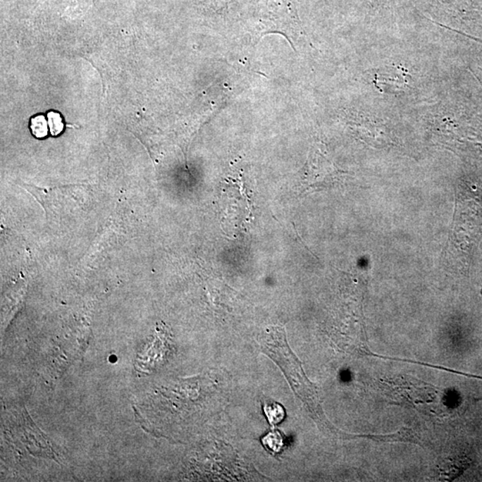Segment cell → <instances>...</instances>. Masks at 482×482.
Segmentation results:
<instances>
[{
	"instance_id": "6da1fadb",
	"label": "cell",
	"mask_w": 482,
	"mask_h": 482,
	"mask_svg": "<svg viewBox=\"0 0 482 482\" xmlns=\"http://www.w3.org/2000/svg\"><path fill=\"white\" fill-rule=\"evenodd\" d=\"M260 345L264 352L279 364L289 380L291 388L299 395L301 400L306 402L314 417L323 421V412L316 391L303 373L299 360L290 350L287 344L285 330L279 326L268 328L266 333L261 338Z\"/></svg>"
},
{
	"instance_id": "7a4b0ae2",
	"label": "cell",
	"mask_w": 482,
	"mask_h": 482,
	"mask_svg": "<svg viewBox=\"0 0 482 482\" xmlns=\"http://www.w3.org/2000/svg\"><path fill=\"white\" fill-rule=\"evenodd\" d=\"M375 82L381 89L400 90L407 85V79L406 73L396 68L391 71L379 73L376 75Z\"/></svg>"
},
{
	"instance_id": "3957f363",
	"label": "cell",
	"mask_w": 482,
	"mask_h": 482,
	"mask_svg": "<svg viewBox=\"0 0 482 482\" xmlns=\"http://www.w3.org/2000/svg\"><path fill=\"white\" fill-rule=\"evenodd\" d=\"M264 411L268 421H269V423L273 426L280 424L285 417V410H284V408L280 404L272 400L264 401Z\"/></svg>"
},
{
	"instance_id": "277c9868",
	"label": "cell",
	"mask_w": 482,
	"mask_h": 482,
	"mask_svg": "<svg viewBox=\"0 0 482 482\" xmlns=\"http://www.w3.org/2000/svg\"><path fill=\"white\" fill-rule=\"evenodd\" d=\"M262 443L264 447L272 455L280 453L284 446V438L280 431L274 430L270 431L262 438Z\"/></svg>"
},
{
	"instance_id": "5b68a950",
	"label": "cell",
	"mask_w": 482,
	"mask_h": 482,
	"mask_svg": "<svg viewBox=\"0 0 482 482\" xmlns=\"http://www.w3.org/2000/svg\"><path fill=\"white\" fill-rule=\"evenodd\" d=\"M31 129L33 135L37 138H44L48 134V123L44 116H39L31 121Z\"/></svg>"
},
{
	"instance_id": "8992f818",
	"label": "cell",
	"mask_w": 482,
	"mask_h": 482,
	"mask_svg": "<svg viewBox=\"0 0 482 482\" xmlns=\"http://www.w3.org/2000/svg\"><path fill=\"white\" fill-rule=\"evenodd\" d=\"M49 127L53 136L58 135L63 132V123L61 116L56 112H50L48 115Z\"/></svg>"
},
{
	"instance_id": "52a82bcc",
	"label": "cell",
	"mask_w": 482,
	"mask_h": 482,
	"mask_svg": "<svg viewBox=\"0 0 482 482\" xmlns=\"http://www.w3.org/2000/svg\"><path fill=\"white\" fill-rule=\"evenodd\" d=\"M373 1H380V0H373Z\"/></svg>"
}]
</instances>
